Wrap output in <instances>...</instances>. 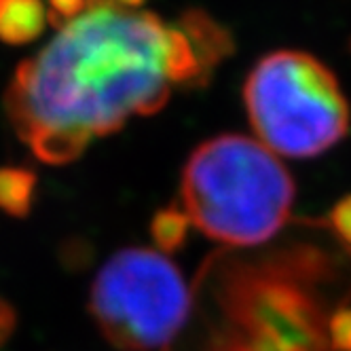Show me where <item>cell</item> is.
I'll return each instance as SVG.
<instances>
[{
  "mask_svg": "<svg viewBox=\"0 0 351 351\" xmlns=\"http://www.w3.org/2000/svg\"><path fill=\"white\" fill-rule=\"evenodd\" d=\"M171 87L169 26L99 0L17 66L5 106L34 157L64 165L132 117L159 112Z\"/></svg>",
  "mask_w": 351,
  "mask_h": 351,
  "instance_id": "cell-1",
  "label": "cell"
},
{
  "mask_svg": "<svg viewBox=\"0 0 351 351\" xmlns=\"http://www.w3.org/2000/svg\"><path fill=\"white\" fill-rule=\"evenodd\" d=\"M296 186L263 142L222 134L199 144L180 178L182 208L206 237L233 247L267 243L292 218Z\"/></svg>",
  "mask_w": 351,
  "mask_h": 351,
  "instance_id": "cell-2",
  "label": "cell"
},
{
  "mask_svg": "<svg viewBox=\"0 0 351 351\" xmlns=\"http://www.w3.org/2000/svg\"><path fill=\"white\" fill-rule=\"evenodd\" d=\"M243 104L258 142L284 157H317L349 134L351 110L337 74L305 51L265 56L247 74Z\"/></svg>",
  "mask_w": 351,
  "mask_h": 351,
  "instance_id": "cell-3",
  "label": "cell"
},
{
  "mask_svg": "<svg viewBox=\"0 0 351 351\" xmlns=\"http://www.w3.org/2000/svg\"><path fill=\"white\" fill-rule=\"evenodd\" d=\"M89 311L112 347L157 351L186 324L191 292L180 269L165 254L125 247L97 271Z\"/></svg>",
  "mask_w": 351,
  "mask_h": 351,
  "instance_id": "cell-4",
  "label": "cell"
},
{
  "mask_svg": "<svg viewBox=\"0 0 351 351\" xmlns=\"http://www.w3.org/2000/svg\"><path fill=\"white\" fill-rule=\"evenodd\" d=\"M176 28L189 38L199 68H202L204 81L208 85L212 72L235 53L233 34L202 9H186L178 17V26Z\"/></svg>",
  "mask_w": 351,
  "mask_h": 351,
  "instance_id": "cell-5",
  "label": "cell"
},
{
  "mask_svg": "<svg viewBox=\"0 0 351 351\" xmlns=\"http://www.w3.org/2000/svg\"><path fill=\"white\" fill-rule=\"evenodd\" d=\"M49 23L43 0H0V43L30 45L43 36Z\"/></svg>",
  "mask_w": 351,
  "mask_h": 351,
  "instance_id": "cell-6",
  "label": "cell"
},
{
  "mask_svg": "<svg viewBox=\"0 0 351 351\" xmlns=\"http://www.w3.org/2000/svg\"><path fill=\"white\" fill-rule=\"evenodd\" d=\"M38 176L28 167H0V212L11 218H28L34 206Z\"/></svg>",
  "mask_w": 351,
  "mask_h": 351,
  "instance_id": "cell-7",
  "label": "cell"
},
{
  "mask_svg": "<svg viewBox=\"0 0 351 351\" xmlns=\"http://www.w3.org/2000/svg\"><path fill=\"white\" fill-rule=\"evenodd\" d=\"M191 218L180 206H165L155 212L150 220V237L161 254H176L182 252V247L189 241L191 231Z\"/></svg>",
  "mask_w": 351,
  "mask_h": 351,
  "instance_id": "cell-8",
  "label": "cell"
},
{
  "mask_svg": "<svg viewBox=\"0 0 351 351\" xmlns=\"http://www.w3.org/2000/svg\"><path fill=\"white\" fill-rule=\"evenodd\" d=\"M326 335H328V347L332 351H351V305L343 303L332 309L328 322H326Z\"/></svg>",
  "mask_w": 351,
  "mask_h": 351,
  "instance_id": "cell-9",
  "label": "cell"
},
{
  "mask_svg": "<svg viewBox=\"0 0 351 351\" xmlns=\"http://www.w3.org/2000/svg\"><path fill=\"white\" fill-rule=\"evenodd\" d=\"M47 5H49L47 11L49 23L60 30L89 9V0H47Z\"/></svg>",
  "mask_w": 351,
  "mask_h": 351,
  "instance_id": "cell-10",
  "label": "cell"
},
{
  "mask_svg": "<svg viewBox=\"0 0 351 351\" xmlns=\"http://www.w3.org/2000/svg\"><path fill=\"white\" fill-rule=\"evenodd\" d=\"M328 229L347 250H351V195H345L343 199H339L335 208L330 210Z\"/></svg>",
  "mask_w": 351,
  "mask_h": 351,
  "instance_id": "cell-11",
  "label": "cell"
},
{
  "mask_svg": "<svg viewBox=\"0 0 351 351\" xmlns=\"http://www.w3.org/2000/svg\"><path fill=\"white\" fill-rule=\"evenodd\" d=\"M15 326H17V313L13 305L9 300L0 298V347L11 339V335L15 332Z\"/></svg>",
  "mask_w": 351,
  "mask_h": 351,
  "instance_id": "cell-12",
  "label": "cell"
},
{
  "mask_svg": "<svg viewBox=\"0 0 351 351\" xmlns=\"http://www.w3.org/2000/svg\"><path fill=\"white\" fill-rule=\"evenodd\" d=\"M114 5H119V7H123V9H132V11H138L146 0H112Z\"/></svg>",
  "mask_w": 351,
  "mask_h": 351,
  "instance_id": "cell-13",
  "label": "cell"
},
{
  "mask_svg": "<svg viewBox=\"0 0 351 351\" xmlns=\"http://www.w3.org/2000/svg\"><path fill=\"white\" fill-rule=\"evenodd\" d=\"M91 3H99V0H91Z\"/></svg>",
  "mask_w": 351,
  "mask_h": 351,
  "instance_id": "cell-14",
  "label": "cell"
},
{
  "mask_svg": "<svg viewBox=\"0 0 351 351\" xmlns=\"http://www.w3.org/2000/svg\"><path fill=\"white\" fill-rule=\"evenodd\" d=\"M349 49H351V45H349Z\"/></svg>",
  "mask_w": 351,
  "mask_h": 351,
  "instance_id": "cell-15",
  "label": "cell"
}]
</instances>
